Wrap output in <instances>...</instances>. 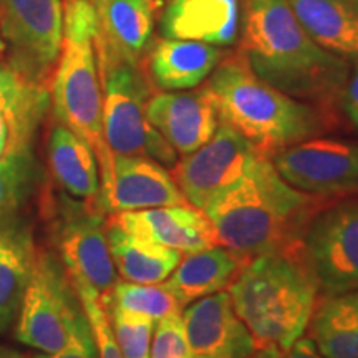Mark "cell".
<instances>
[{
  "label": "cell",
  "instance_id": "1",
  "mask_svg": "<svg viewBox=\"0 0 358 358\" xmlns=\"http://www.w3.org/2000/svg\"><path fill=\"white\" fill-rule=\"evenodd\" d=\"M241 55L285 95L320 108L340 101L350 66L313 40L287 0H243Z\"/></svg>",
  "mask_w": 358,
  "mask_h": 358
},
{
  "label": "cell",
  "instance_id": "2",
  "mask_svg": "<svg viewBox=\"0 0 358 358\" xmlns=\"http://www.w3.org/2000/svg\"><path fill=\"white\" fill-rule=\"evenodd\" d=\"M329 201L295 189L280 178L271 156L261 153L204 213L213 222L217 245L231 250L244 266L303 241L308 224Z\"/></svg>",
  "mask_w": 358,
  "mask_h": 358
},
{
  "label": "cell",
  "instance_id": "3",
  "mask_svg": "<svg viewBox=\"0 0 358 358\" xmlns=\"http://www.w3.org/2000/svg\"><path fill=\"white\" fill-rule=\"evenodd\" d=\"M319 294L303 241L244 264L229 285L232 307L254 348L279 345L284 352L307 330Z\"/></svg>",
  "mask_w": 358,
  "mask_h": 358
},
{
  "label": "cell",
  "instance_id": "4",
  "mask_svg": "<svg viewBox=\"0 0 358 358\" xmlns=\"http://www.w3.org/2000/svg\"><path fill=\"white\" fill-rule=\"evenodd\" d=\"M204 87L219 122L268 156L312 140L332 124L320 106L295 100L259 78L241 52L219 62Z\"/></svg>",
  "mask_w": 358,
  "mask_h": 358
},
{
  "label": "cell",
  "instance_id": "5",
  "mask_svg": "<svg viewBox=\"0 0 358 358\" xmlns=\"http://www.w3.org/2000/svg\"><path fill=\"white\" fill-rule=\"evenodd\" d=\"M96 12L90 0H64V42L52 83L58 123L92 148L100 168V186L108 181L113 151L103 131V98L95 50Z\"/></svg>",
  "mask_w": 358,
  "mask_h": 358
},
{
  "label": "cell",
  "instance_id": "6",
  "mask_svg": "<svg viewBox=\"0 0 358 358\" xmlns=\"http://www.w3.org/2000/svg\"><path fill=\"white\" fill-rule=\"evenodd\" d=\"M43 216L48 219L57 257L78 295H95L106 307L118 282L106 239V214L98 203L47 191Z\"/></svg>",
  "mask_w": 358,
  "mask_h": 358
},
{
  "label": "cell",
  "instance_id": "7",
  "mask_svg": "<svg viewBox=\"0 0 358 358\" xmlns=\"http://www.w3.org/2000/svg\"><path fill=\"white\" fill-rule=\"evenodd\" d=\"M96 62L103 98V131L110 150L118 155L148 156L163 166L174 168L176 150L148 122L151 85L140 62L103 50H96Z\"/></svg>",
  "mask_w": 358,
  "mask_h": 358
},
{
  "label": "cell",
  "instance_id": "8",
  "mask_svg": "<svg viewBox=\"0 0 358 358\" xmlns=\"http://www.w3.org/2000/svg\"><path fill=\"white\" fill-rule=\"evenodd\" d=\"M85 327L88 319L60 259L38 249L17 315V340L42 353H57Z\"/></svg>",
  "mask_w": 358,
  "mask_h": 358
},
{
  "label": "cell",
  "instance_id": "9",
  "mask_svg": "<svg viewBox=\"0 0 358 358\" xmlns=\"http://www.w3.org/2000/svg\"><path fill=\"white\" fill-rule=\"evenodd\" d=\"M0 35L10 69L47 85L64 42V0H0Z\"/></svg>",
  "mask_w": 358,
  "mask_h": 358
},
{
  "label": "cell",
  "instance_id": "10",
  "mask_svg": "<svg viewBox=\"0 0 358 358\" xmlns=\"http://www.w3.org/2000/svg\"><path fill=\"white\" fill-rule=\"evenodd\" d=\"M308 261L325 297L358 289V201L327 204L303 234Z\"/></svg>",
  "mask_w": 358,
  "mask_h": 358
},
{
  "label": "cell",
  "instance_id": "11",
  "mask_svg": "<svg viewBox=\"0 0 358 358\" xmlns=\"http://www.w3.org/2000/svg\"><path fill=\"white\" fill-rule=\"evenodd\" d=\"M261 153L231 127L219 123L211 140L174 164L171 176L187 203L204 211L244 176Z\"/></svg>",
  "mask_w": 358,
  "mask_h": 358
},
{
  "label": "cell",
  "instance_id": "12",
  "mask_svg": "<svg viewBox=\"0 0 358 358\" xmlns=\"http://www.w3.org/2000/svg\"><path fill=\"white\" fill-rule=\"evenodd\" d=\"M280 178L308 194L332 196L358 189V143L312 138L271 156Z\"/></svg>",
  "mask_w": 358,
  "mask_h": 358
},
{
  "label": "cell",
  "instance_id": "13",
  "mask_svg": "<svg viewBox=\"0 0 358 358\" xmlns=\"http://www.w3.org/2000/svg\"><path fill=\"white\" fill-rule=\"evenodd\" d=\"M189 204L171 171L148 156L113 153L108 181L100 186L98 206L108 216L163 206Z\"/></svg>",
  "mask_w": 358,
  "mask_h": 358
},
{
  "label": "cell",
  "instance_id": "14",
  "mask_svg": "<svg viewBox=\"0 0 358 358\" xmlns=\"http://www.w3.org/2000/svg\"><path fill=\"white\" fill-rule=\"evenodd\" d=\"M182 322L194 358H248L256 350L226 290L191 302Z\"/></svg>",
  "mask_w": 358,
  "mask_h": 358
},
{
  "label": "cell",
  "instance_id": "15",
  "mask_svg": "<svg viewBox=\"0 0 358 358\" xmlns=\"http://www.w3.org/2000/svg\"><path fill=\"white\" fill-rule=\"evenodd\" d=\"M50 105L47 85L0 65V161L34 155V141Z\"/></svg>",
  "mask_w": 358,
  "mask_h": 358
},
{
  "label": "cell",
  "instance_id": "16",
  "mask_svg": "<svg viewBox=\"0 0 358 358\" xmlns=\"http://www.w3.org/2000/svg\"><path fill=\"white\" fill-rule=\"evenodd\" d=\"M106 219L131 236L185 254L217 245L213 222L191 204L115 213Z\"/></svg>",
  "mask_w": 358,
  "mask_h": 358
},
{
  "label": "cell",
  "instance_id": "17",
  "mask_svg": "<svg viewBox=\"0 0 358 358\" xmlns=\"http://www.w3.org/2000/svg\"><path fill=\"white\" fill-rule=\"evenodd\" d=\"M146 116L181 156L204 146L219 127L216 106L206 87L185 93H156L148 101Z\"/></svg>",
  "mask_w": 358,
  "mask_h": 358
},
{
  "label": "cell",
  "instance_id": "18",
  "mask_svg": "<svg viewBox=\"0 0 358 358\" xmlns=\"http://www.w3.org/2000/svg\"><path fill=\"white\" fill-rule=\"evenodd\" d=\"M37 250L29 219L19 213L0 217V334L19 315Z\"/></svg>",
  "mask_w": 358,
  "mask_h": 358
},
{
  "label": "cell",
  "instance_id": "19",
  "mask_svg": "<svg viewBox=\"0 0 358 358\" xmlns=\"http://www.w3.org/2000/svg\"><path fill=\"white\" fill-rule=\"evenodd\" d=\"M237 32L239 0H168L161 15L164 38L226 47L236 42Z\"/></svg>",
  "mask_w": 358,
  "mask_h": 358
},
{
  "label": "cell",
  "instance_id": "20",
  "mask_svg": "<svg viewBox=\"0 0 358 358\" xmlns=\"http://www.w3.org/2000/svg\"><path fill=\"white\" fill-rule=\"evenodd\" d=\"M156 0H110L96 10V50L140 62L151 45Z\"/></svg>",
  "mask_w": 358,
  "mask_h": 358
},
{
  "label": "cell",
  "instance_id": "21",
  "mask_svg": "<svg viewBox=\"0 0 358 358\" xmlns=\"http://www.w3.org/2000/svg\"><path fill=\"white\" fill-rule=\"evenodd\" d=\"M222 60V50L198 40L164 38L150 52L148 73L164 92L191 90L204 82Z\"/></svg>",
  "mask_w": 358,
  "mask_h": 358
},
{
  "label": "cell",
  "instance_id": "22",
  "mask_svg": "<svg viewBox=\"0 0 358 358\" xmlns=\"http://www.w3.org/2000/svg\"><path fill=\"white\" fill-rule=\"evenodd\" d=\"M47 158L62 191L71 198L98 203L100 168L93 150L82 138L57 122L48 133Z\"/></svg>",
  "mask_w": 358,
  "mask_h": 358
},
{
  "label": "cell",
  "instance_id": "23",
  "mask_svg": "<svg viewBox=\"0 0 358 358\" xmlns=\"http://www.w3.org/2000/svg\"><path fill=\"white\" fill-rule=\"evenodd\" d=\"M307 34L325 50L358 60V0H287Z\"/></svg>",
  "mask_w": 358,
  "mask_h": 358
},
{
  "label": "cell",
  "instance_id": "24",
  "mask_svg": "<svg viewBox=\"0 0 358 358\" xmlns=\"http://www.w3.org/2000/svg\"><path fill=\"white\" fill-rule=\"evenodd\" d=\"M106 239L116 272L133 284H159L166 280L181 262L179 250L131 236L108 219Z\"/></svg>",
  "mask_w": 358,
  "mask_h": 358
},
{
  "label": "cell",
  "instance_id": "25",
  "mask_svg": "<svg viewBox=\"0 0 358 358\" xmlns=\"http://www.w3.org/2000/svg\"><path fill=\"white\" fill-rule=\"evenodd\" d=\"M243 268V262L222 245L187 254L174 268L168 285L182 307L229 289V285Z\"/></svg>",
  "mask_w": 358,
  "mask_h": 358
},
{
  "label": "cell",
  "instance_id": "26",
  "mask_svg": "<svg viewBox=\"0 0 358 358\" xmlns=\"http://www.w3.org/2000/svg\"><path fill=\"white\" fill-rule=\"evenodd\" d=\"M120 307L129 312H138L158 322L173 313H181L185 307L178 301L168 282L164 284H133L116 282L111 290L106 307Z\"/></svg>",
  "mask_w": 358,
  "mask_h": 358
},
{
  "label": "cell",
  "instance_id": "27",
  "mask_svg": "<svg viewBox=\"0 0 358 358\" xmlns=\"http://www.w3.org/2000/svg\"><path fill=\"white\" fill-rule=\"evenodd\" d=\"M42 185L43 169L35 155L0 161V217L19 213Z\"/></svg>",
  "mask_w": 358,
  "mask_h": 358
},
{
  "label": "cell",
  "instance_id": "28",
  "mask_svg": "<svg viewBox=\"0 0 358 358\" xmlns=\"http://www.w3.org/2000/svg\"><path fill=\"white\" fill-rule=\"evenodd\" d=\"M106 312L123 358H150L155 320L113 306L106 307Z\"/></svg>",
  "mask_w": 358,
  "mask_h": 358
},
{
  "label": "cell",
  "instance_id": "29",
  "mask_svg": "<svg viewBox=\"0 0 358 358\" xmlns=\"http://www.w3.org/2000/svg\"><path fill=\"white\" fill-rule=\"evenodd\" d=\"M310 330H358V289L317 302Z\"/></svg>",
  "mask_w": 358,
  "mask_h": 358
},
{
  "label": "cell",
  "instance_id": "30",
  "mask_svg": "<svg viewBox=\"0 0 358 358\" xmlns=\"http://www.w3.org/2000/svg\"><path fill=\"white\" fill-rule=\"evenodd\" d=\"M150 358H194L187 343L181 313H173L158 320Z\"/></svg>",
  "mask_w": 358,
  "mask_h": 358
},
{
  "label": "cell",
  "instance_id": "31",
  "mask_svg": "<svg viewBox=\"0 0 358 358\" xmlns=\"http://www.w3.org/2000/svg\"><path fill=\"white\" fill-rule=\"evenodd\" d=\"M80 302H82L83 312L87 315L90 329H92L93 338H95V345L100 358H123L120 352L118 343H116L113 329H111L110 315L106 312V307L103 306L100 299L95 295H78Z\"/></svg>",
  "mask_w": 358,
  "mask_h": 358
},
{
  "label": "cell",
  "instance_id": "32",
  "mask_svg": "<svg viewBox=\"0 0 358 358\" xmlns=\"http://www.w3.org/2000/svg\"><path fill=\"white\" fill-rule=\"evenodd\" d=\"M324 358H358V330H310Z\"/></svg>",
  "mask_w": 358,
  "mask_h": 358
},
{
  "label": "cell",
  "instance_id": "33",
  "mask_svg": "<svg viewBox=\"0 0 358 358\" xmlns=\"http://www.w3.org/2000/svg\"><path fill=\"white\" fill-rule=\"evenodd\" d=\"M35 358H100L95 345V338H93L92 329L85 327L82 332L77 334L71 342L66 345L64 350L57 353H42Z\"/></svg>",
  "mask_w": 358,
  "mask_h": 358
},
{
  "label": "cell",
  "instance_id": "34",
  "mask_svg": "<svg viewBox=\"0 0 358 358\" xmlns=\"http://www.w3.org/2000/svg\"><path fill=\"white\" fill-rule=\"evenodd\" d=\"M340 103H342L348 120L358 129V60H355V66L348 73L345 88H343L342 96H340Z\"/></svg>",
  "mask_w": 358,
  "mask_h": 358
},
{
  "label": "cell",
  "instance_id": "35",
  "mask_svg": "<svg viewBox=\"0 0 358 358\" xmlns=\"http://www.w3.org/2000/svg\"><path fill=\"white\" fill-rule=\"evenodd\" d=\"M285 358H324L312 338H299L287 350Z\"/></svg>",
  "mask_w": 358,
  "mask_h": 358
},
{
  "label": "cell",
  "instance_id": "36",
  "mask_svg": "<svg viewBox=\"0 0 358 358\" xmlns=\"http://www.w3.org/2000/svg\"><path fill=\"white\" fill-rule=\"evenodd\" d=\"M248 358H285V352L279 345H267L256 348Z\"/></svg>",
  "mask_w": 358,
  "mask_h": 358
},
{
  "label": "cell",
  "instance_id": "37",
  "mask_svg": "<svg viewBox=\"0 0 358 358\" xmlns=\"http://www.w3.org/2000/svg\"><path fill=\"white\" fill-rule=\"evenodd\" d=\"M90 2H92V6H93V8H95V12H96V10H100L103 6H106V3H108L110 0H90Z\"/></svg>",
  "mask_w": 358,
  "mask_h": 358
},
{
  "label": "cell",
  "instance_id": "38",
  "mask_svg": "<svg viewBox=\"0 0 358 358\" xmlns=\"http://www.w3.org/2000/svg\"><path fill=\"white\" fill-rule=\"evenodd\" d=\"M0 358H19L15 355V353H12V352H3V350H0Z\"/></svg>",
  "mask_w": 358,
  "mask_h": 358
},
{
  "label": "cell",
  "instance_id": "39",
  "mask_svg": "<svg viewBox=\"0 0 358 358\" xmlns=\"http://www.w3.org/2000/svg\"><path fill=\"white\" fill-rule=\"evenodd\" d=\"M2 52H6V43H3L2 35H0V53H2Z\"/></svg>",
  "mask_w": 358,
  "mask_h": 358
}]
</instances>
